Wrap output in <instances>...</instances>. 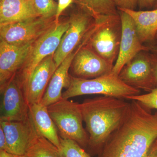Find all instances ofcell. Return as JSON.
Segmentation results:
<instances>
[{
    "label": "cell",
    "mask_w": 157,
    "mask_h": 157,
    "mask_svg": "<svg viewBox=\"0 0 157 157\" xmlns=\"http://www.w3.org/2000/svg\"><path fill=\"white\" fill-rule=\"evenodd\" d=\"M119 11L121 23V36L118 55L111 73L118 76L125 65L142 51L148 52V46L140 42L137 35L135 23L126 12Z\"/></svg>",
    "instance_id": "obj_11"
},
{
    "label": "cell",
    "mask_w": 157,
    "mask_h": 157,
    "mask_svg": "<svg viewBox=\"0 0 157 157\" xmlns=\"http://www.w3.org/2000/svg\"><path fill=\"white\" fill-rule=\"evenodd\" d=\"M6 135L9 152L15 155H24L27 148L37 131L29 115L21 121H0Z\"/></svg>",
    "instance_id": "obj_14"
},
{
    "label": "cell",
    "mask_w": 157,
    "mask_h": 157,
    "mask_svg": "<svg viewBox=\"0 0 157 157\" xmlns=\"http://www.w3.org/2000/svg\"><path fill=\"white\" fill-rule=\"evenodd\" d=\"M76 51L77 48L68 55L55 71L40 102L43 105L48 107L62 99L63 88H67L70 84V75L68 71Z\"/></svg>",
    "instance_id": "obj_16"
},
{
    "label": "cell",
    "mask_w": 157,
    "mask_h": 157,
    "mask_svg": "<svg viewBox=\"0 0 157 157\" xmlns=\"http://www.w3.org/2000/svg\"><path fill=\"white\" fill-rule=\"evenodd\" d=\"M33 2L40 17L46 18L55 17L57 4L54 0H33Z\"/></svg>",
    "instance_id": "obj_23"
},
{
    "label": "cell",
    "mask_w": 157,
    "mask_h": 157,
    "mask_svg": "<svg viewBox=\"0 0 157 157\" xmlns=\"http://www.w3.org/2000/svg\"><path fill=\"white\" fill-rule=\"evenodd\" d=\"M147 52L142 51L137 54L124 66L118 76L129 86L149 92L156 86L154 76L152 56Z\"/></svg>",
    "instance_id": "obj_10"
},
{
    "label": "cell",
    "mask_w": 157,
    "mask_h": 157,
    "mask_svg": "<svg viewBox=\"0 0 157 157\" xmlns=\"http://www.w3.org/2000/svg\"><path fill=\"white\" fill-rule=\"evenodd\" d=\"M53 54L45 58L35 69L25 91L29 105L40 103L49 82L57 68Z\"/></svg>",
    "instance_id": "obj_15"
},
{
    "label": "cell",
    "mask_w": 157,
    "mask_h": 157,
    "mask_svg": "<svg viewBox=\"0 0 157 157\" xmlns=\"http://www.w3.org/2000/svg\"><path fill=\"white\" fill-rule=\"evenodd\" d=\"M79 106L89 134L88 148L100 155L106 141L124 119L130 103L103 96L85 99Z\"/></svg>",
    "instance_id": "obj_2"
},
{
    "label": "cell",
    "mask_w": 157,
    "mask_h": 157,
    "mask_svg": "<svg viewBox=\"0 0 157 157\" xmlns=\"http://www.w3.org/2000/svg\"><path fill=\"white\" fill-rule=\"evenodd\" d=\"M92 29L77 48L70 68L74 77L91 79L111 73L113 65L110 64L87 45L94 31Z\"/></svg>",
    "instance_id": "obj_9"
},
{
    "label": "cell",
    "mask_w": 157,
    "mask_h": 157,
    "mask_svg": "<svg viewBox=\"0 0 157 157\" xmlns=\"http://www.w3.org/2000/svg\"><path fill=\"white\" fill-rule=\"evenodd\" d=\"M146 157H157V138L152 144Z\"/></svg>",
    "instance_id": "obj_29"
},
{
    "label": "cell",
    "mask_w": 157,
    "mask_h": 157,
    "mask_svg": "<svg viewBox=\"0 0 157 157\" xmlns=\"http://www.w3.org/2000/svg\"><path fill=\"white\" fill-rule=\"evenodd\" d=\"M40 17L33 0H1L0 25Z\"/></svg>",
    "instance_id": "obj_17"
},
{
    "label": "cell",
    "mask_w": 157,
    "mask_h": 157,
    "mask_svg": "<svg viewBox=\"0 0 157 157\" xmlns=\"http://www.w3.org/2000/svg\"><path fill=\"white\" fill-rule=\"evenodd\" d=\"M47 108L60 137L74 140L82 148H88L89 136L83 127L79 104L62 99Z\"/></svg>",
    "instance_id": "obj_4"
},
{
    "label": "cell",
    "mask_w": 157,
    "mask_h": 157,
    "mask_svg": "<svg viewBox=\"0 0 157 157\" xmlns=\"http://www.w3.org/2000/svg\"><path fill=\"white\" fill-rule=\"evenodd\" d=\"M156 39H157V33L156 34Z\"/></svg>",
    "instance_id": "obj_35"
},
{
    "label": "cell",
    "mask_w": 157,
    "mask_h": 157,
    "mask_svg": "<svg viewBox=\"0 0 157 157\" xmlns=\"http://www.w3.org/2000/svg\"><path fill=\"white\" fill-rule=\"evenodd\" d=\"M155 0H138V6L140 9L151 8L154 6Z\"/></svg>",
    "instance_id": "obj_28"
},
{
    "label": "cell",
    "mask_w": 157,
    "mask_h": 157,
    "mask_svg": "<svg viewBox=\"0 0 157 157\" xmlns=\"http://www.w3.org/2000/svg\"><path fill=\"white\" fill-rule=\"evenodd\" d=\"M126 99L139 101L149 109H157V87L147 94L128 96Z\"/></svg>",
    "instance_id": "obj_24"
},
{
    "label": "cell",
    "mask_w": 157,
    "mask_h": 157,
    "mask_svg": "<svg viewBox=\"0 0 157 157\" xmlns=\"http://www.w3.org/2000/svg\"><path fill=\"white\" fill-rule=\"evenodd\" d=\"M153 7H154L155 9H157V0H155Z\"/></svg>",
    "instance_id": "obj_33"
},
{
    "label": "cell",
    "mask_w": 157,
    "mask_h": 157,
    "mask_svg": "<svg viewBox=\"0 0 157 157\" xmlns=\"http://www.w3.org/2000/svg\"><path fill=\"white\" fill-rule=\"evenodd\" d=\"M70 26L63 35L57 49L53 55L56 68L70 53L76 50L96 21L90 14L79 9L70 14Z\"/></svg>",
    "instance_id": "obj_8"
},
{
    "label": "cell",
    "mask_w": 157,
    "mask_h": 157,
    "mask_svg": "<svg viewBox=\"0 0 157 157\" xmlns=\"http://www.w3.org/2000/svg\"><path fill=\"white\" fill-rule=\"evenodd\" d=\"M0 157H16V155L5 151H0Z\"/></svg>",
    "instance_id": "obj_32"
},
{
    "label": "cell",
    "mask_w": 157,
    "mask_h": 157,
    "mask_svg": "<svg viewBox=\"0 0 157 157\" xmlns=\"http://www.w3.org/2000/svg\"><path fill=\"white\" fill-rule=\"evenodd\" d=\"M73 2V0H59L57 4V9L55 16L57 22H59V18L63 11Z\"/></svg>",
    "instance_id": "obj_26"
},
{
    "label": "cell",
    "mask_w": 157,
    "mask_h": 157,
    "mask_svg": "<svg viewBox=\"0 0 157 157\" xmlns=\"http://www.w3.org/2000/svg\"><path fill=\"white\" fill-rule=\"evenodd\" d=\"M73 2L90 14L96 22L119 15L117 8L110 0H73Z\"/></svg>",
    "instance_id": "obj_20"
},
{
    "label": "cell",
    "mask_w": 157,
    "mask_h": 157,
    "mask_svg": "<svg viewBox=\"0 0 157 157\" xmlns=\"http://www.w3.org/2000/svg\"><path fill=\"white\" fill-rule=\"evenodd\" d=\"M140 90L125 83L119 76L110 73L91 79L78 78L70 75V82L62 94V99L84 95L101 94L103 96L126 99L128 96L140 94Z\"/></svg>",
    "instance_id": "obj_3"
},
{
    "label": "cell",
    "mask_w": 157,
    "mask_h": 157,
    "mask_svg": "<svg viewBox=\"0 0 157 157\" xmlns=\"http://www.w3.org/2000/svg\"><path fill=\"white\" fill-rule=\"evenodd\" d=\"M60 145L58 148L61 157H92L74 140L60 137Z\"/></svg>",
    "instance_id": "obj_22"
},
{
    "label": "cell",
    "mask_w": 157,
    "mask_h": 157,
    "mask_svg": "<svg viewBox=\"0 0 157 157\" xmlns=\"http://www.w3.org/2000/svg\"><path fill=\"white\" fill-rule=\"evenodd\" d=\"M0 151H5L9 152V146L5 132L0 126ZM10 153V152H9Z\"/></svg>",
    "instance_id": "obj_27"
},
{
    "label": "cell",
    "mask_w": 157,
    "mask_h": 157,
    "mask_svg": "<svg viewBox=\"0 0 157 157\" xmlns=\"http://www.w3.org/2000/svg\"><path fill=\"white\" fill-rule=\"evenodd\" d=\"M24 156L25 157H61L59 148L39 134L37 131L30 142Z\"/></svg>",
    "instance_id": "obj_21"
},
{
    "label": "cell",
    "mask_w": 157,
    "mask_h": 157,
    "mask_svg": "<svg viewBox=\"0 0 157 157\" xmlns=\"http://www.w3.org/2000/svg\"><path fill=\"white\" fill-rule=\"evenodd\" d=\"M120 126L106 141L99 157H146L157 138V112L131 100Z\"/></svg>",
    "instance_id": "obj_1"
},
{
    "label": "cell",
    "mask_w": 157,
    "mask_h": 157,
    "mask_svg": "<svg viewBox=\"0 0 157 157\" xmlns=\"http://www.w3.org/2000/svg\"><path fill=\"white\" fill-rule=\"evenodd\" d=\"M149 51L157 57V45H150L148 46Z\"/></svg>",
    "instance_id": "obj_31"
},
{
    "label": "cell",
    "mask_w": 157,
    "mask_h": 157,
    "mask_svg": "<svg viewBox=\"0 0 157 157\" xmlns=\"http://www.w3.org/2000/svg\"><path fill=\"white\" fill-rule=\"evenodd\" d=\"M16 157H25L24 155H20V156L16 155Z\"/></svg>",
    "instance_id": "obj_34"
},
{
    "label": "cell",
    "mask_w": 157,
    "mask_h": 157,
    "mask_svg": "<svg viewBox=\"0 0 157 157\" xmlns=\"http://www.w3.org/2000/svg\"><path fill=\"white\" fill-rule=\"evenodd\" d=\"M58 22L56 17L46 18L38 17L0 25L1 40L12 45H25L35 42Z\"/></svg>",
    "instance_id": "obj_7"
},
{
    "label": "cell",
    "mask_w": 157,
    "mask_h": 157,
    "mask_svg": "<svg viewBox=\"0 0 157 157\" xmlns=\"http://www.w3.org/2000/svg\"><path fill=\"white\" fill-rule=\"evenodd\" d=\"M2 95L0 121H21L29 118V105L14 78L1 93Z\"/></svg>",
    "instance_id": "obj_13"
},
{
    "label": "cell",
    "mask_w": 157,
    "mask_h": 157,
    "mask_svg": "<svg viewBox=\"0 0 157 157\" xmlns=\"http://www.w3.org/2000/svg\"><path fill=\"white\" fill-rule=\"evenodd\" d=\"M121 36L119 15L111 16L97 27L87 45L110 64L114 65L118 55Z\"/></svg>",
    "instance_id": "obj_6"
},
{
    "label": "cell",
    "mask_w": 157,
    "mask_h": 157,
    "mask_svg": "<svg viewBox=\"0 0 157 157\" xmlns=\"http://www.w3.org/2000/svg\"><path fill=\"white\" fill-rule=\"evenodd\" d=\"M152 56L153 64V73L155 83L157 87V57L151 54Z\"/></svg>",
    "instance_id": "obj_30"
},
{
    "label": "cell",
    "mask_w": 157,
    "mask_h": 157,
    "mask_svg": "<svg viewBox=\"0 0 157 157\" xmlns=\"http://www.w3.org/2000/svg\"><path fill=\"white\" fill-rule=\"evenodd\" d=\"M29 115L38 133L59 148L60 140L58 131L47 106L41 103L29 105Z\"/></svg>",
    "instance_id": "obj_18"
},
{
    "label": "cell",
    "mask_w": 157,
    "mask_h": 157,
    "mask_svg": "<svg viewBox=\"0 0 157 157\" xmlns=\"http://www.w3.org/2000/svg\"><path fill=\"white\" fill-rule=\"evenodd\" d=\"M69 26L68 19L59 21L50 30L34 42L24 63L14 78L24 95L27 84L35 69L45 58L54 54Z\"/></svg>",
    "instance_id": "obj_5"
},
{
    "label": "cell",
    "mask_w": 157,
    "mask_h": 157,
    "mask_svg": "<svg viewBox=\"0 0 157 157\" xmlns=\"http://www.w3.org/2000/svg\"><path fill=\"white\" fill-rule=\"evenodd\" d=\"M34 42L24 45H14L1 40L0 92L14 78L28 56Z\"/></svg>",
    "instance_id": "obj_12"
},
{
    "label": "cell",
    "mask_w": 157,
    "mask_h": 157,
    "mask_svg": "<svg viewBox=\"0 0 157 157\" xmlns=\"http://www.w3.org/2000/svg\"><path fill=\"white\" fill-rule=\"evenodd\" d=\"M126 12L134 21L137 35L143 44L152 42L157 33V9L151 11L118 9Z\"/></svg>",
    "instance_id": "obj_19"
},
{
    "label": "cell",
    "mask_w": 157,
    "mask_h": 157,
    "mask_svg": "<svg viewBox=\"0 0 157 157\" xmlns=\"http://www.w3.org/2000/svg\"><path fill=\"white\" fill-rule=\"evenodd\" d=\"M117 9H127L135 10L138 6V0H110Z\"/></svg>",
    "instance_id": "obj_25"
}]
</instances>
